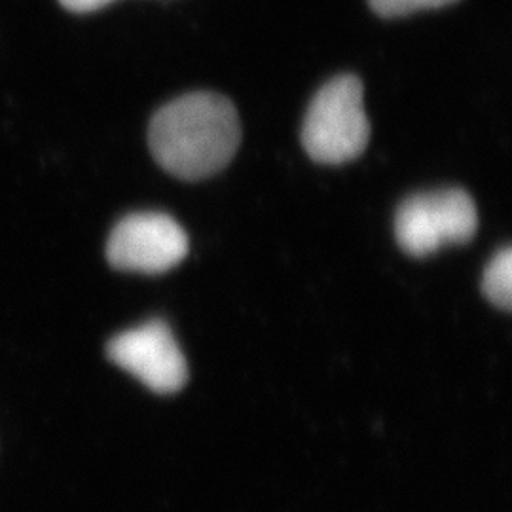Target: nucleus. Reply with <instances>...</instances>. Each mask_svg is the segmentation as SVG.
Returning <instances> with one entry per match:
<instances>
[{
	"instance_id": "1",
	"label": "nucleus",
	"mask_w": 512,
	"mask_h": 512,
	"mask_svg": "<svg viewBox=\"0 0 512 512\" xmlns=\"http://www.w3.org/2000/svg\"><path fill=\"white\" fill-rule=\"evenodd\" d=\"M241 141L238 112L219 93H188L158 110L148 128L152 156L167 173L207 179L232 162Z\"/></svg>"
},
{
	"instance_id": "2",
	"label": "nucleus",
	"mask_w": 512,
	"mask_h": 512,
	"mask_svg": "<svg viewBox=\"0 0 512 512\" xmlns=\"http://www.w3.org/2000/svg\"><path fill=\"white\" fill-rule=\"evenodd\" d=\"M370 139L363 84L353 74L327 82L304 118L302 145L311 160L340 165L359 158Z\"/></svg>"
},
{
	"instance_id": "3",
	"label": "nucleus",
	"mask_w": 512,
	"mask_h": 512,
	"mask_svg": "<svg viewBox=\"0 0 512 512\" xmlns=\"http://www.w3.org/2000/svg\"><path fill=\"white\" fill-rule=\"evenodd\" d=\"M478 215L473 198L459 188L410 196L395 215V236L410 256L433 255L442 247L467 243L475 236Z\"/></svg>"
},
{
	"instance_id": "4",
	"label": "nucleus",
	"mask_w": 512,
	"mask_h": 512,
	"mask_svg": "<svg viewBox=\"0 0 512 512\" xmlns=\"http://www.w3.org/2000/svg\"><path fill=\"white\" fill-rule=\"evenodd\" d=\"M188 255L183 226L165 213H133L120 220L110 234L107 258L124 272L164 274Z\"/></svg>"
},
{
	"instance_id": "5",
	"label": "nucleus",
	"mask_w": 512,
	"mask_h": 512,
	"mask_svg": "<svg viewBox=\"0 0 512 512\" xmlns=\"http://www.w3.org/2000/svg\"><path fill=\"white\" fill-rule=\"evenodd\" d=\"M107 357L160 395L181 391L188 380L181 346L169 325L160 319L114 336L107 346Z\"/></svg>"
},
{
	"instance_id": "6",
	"label": "nucleus",
	"mask_w": 512,
	"mask_h": 512,
	"mask_svg": "<svg viewBox=\"0 0 512 512\" xmlns=\"http://www.w3.org/2000/svg\"><path fill=\"white\" fill-rule=\"evenodd\" d=\"M482 293L501 310H511L512 302V251L503 247L484 270Z\"/></svg>"
},
{
	"instance_id": "7",
	"label": "nucleus",
	"mask_w": 512,
	"mask_h": 512,
	"mask_svg": "<svg viewBox=\"0 0 512 512\" xmlns=\"http://www.w3.org/2000/svg\"><path fill=\"white\" fill-rule=\"evenodd\" d=\"M368 2H370V8L384 18H401L420 10L442 8L456 0H368Z\"/></svg>"
},
{
	"instance_id": "8",
	"label": "nucleus",
	"mask_w": 512,
	"mask_h": 512,
	"mask_svg": "<svg viewBox=\"0 0 512 512\" xmlns=\"http://www.w3.org/2000/svg\"><path fill=\"white\" fill-rule=\"evenodd\" d=\"M67 10L76 12V14H86V12H95L105 8L110 2L114 0H59Z\"/></svg>"
}]
</instances>
